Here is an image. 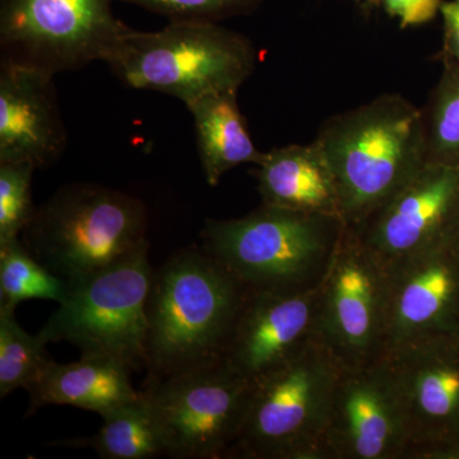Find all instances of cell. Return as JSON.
Masks as SVG:
<instances>
[{"label": "cell", "instance_id": "obj_1", "mask_svg": "<svg viewBox=\"0 0 459 459\" xmlns=\"http://www.w3.org/2000/svg\"><path fill=\"white\" fill-rule=\"evenodd\" d=\"M249 294L202 247L181 249L153 268L146 307L148 376L221 360Z\"/></svg>", "mask_w": 459, "mask_h": 459}, {"label": "cell", "instance_id": "obj_2", "mask_svg": "<svg viewBox=\"0 0 459 459\" xmlns=\"http://www.w3.org/2000/svg\"><path fill=\"white\" fill-rule=\"evenodd\" d=\"M314 142L334 172L349 228L364 222L427 164L422 110L398 93L329 117Z\"/></svg>", "mask_w": 459, "mask_h": 459}, {"label": "cell", "instance_id": "obj_3", "mask_svg": "<svg viewBox=\"0 0 459 459\" xmlns=\"http://www.w3.org/2000/svg\"><path fill=\"white\" fill-rule=\"evenodd\" d=\"M346 223L334 216L263 204L240 219L207 220L202 247L253 292L316 289Z\"/></svg>", "mask_w": 459, "mask_h": 459}, {"label": "cell", "instance_id": "obj_4", "mask_svg": "<svg viewBox=\"0 0 459 459\" xmlns=\"http://www.w3.org/2000/svg\"><path fill=\"white\" fill-rule=\"evenodd\" d=\"M126 87L181 100L238 92L255 72L256 51L246 36L220 23L169 22L155 32L129 30L104 60Z\"/></svg>", "mask_w": 459, "mask_h": 459}, {"label": "cell", "instance_id": "obj_5", "mask_svg": "<svg viewBox=\"0 0 459 459\" xmlns=\"http://www.w3.org/2000/svg\"><path fill=\"white\" fill-rule=\"evenodd\" d=\"M140 199L98 184H69L38 207L22 232L27 249L66 281L122 261L148 243Z\"/></svg>", "mask_w": 459, "mask_h": 459}, {"label": "cell", "instance_id": "obj_6", "mask_svg": "<svg viewBox=\"0 0 459 459\" xmlns=\"http://www.w3.org/2000/svg\"><path fill=\"white\" fill-rule=\"evenodd\" d=\"M342 361L319 337L255 380L228 458L325 459L323 437Z\"/></svg>", "mask_w": 459, "mask_h": 459}, {"label": "cell", "instance_id": "obj_7", "mask_svg": "<svg viewBox=\"0 0 459 459\" xmlns=\"http://www.w3.org/2000/svg\"><path fill=\"white\" fill-rule=\"evenodd\" d=\"M150 244L87 276L66 281V294L40 336L74 344L82 358L111 359L132 371L146 368V307L153 268Z\"/></svg>", "mask_w": 459, "mask_h": 459}, {"label": "cell", "instance_id": "obj_8", "mask_svg": "<svg viewBox=\"0 0 459 459\" xmlns=\"http://www.w3.org/2000/svg\"><path fill=\"white\" fill-rule=\"evenodd\" d=\"M114 0H0L2 63L51 75L107 59L131 30Z\"/></svg>", "mask_w": 459, "mask_h": 459}, {"label": "cell", "instance_id": "obj_9", "mask_svg": "<svg viewBox=\"0 0 459 459\" xmlns=\"http://www.w3.org/2000/svg\"><path fill=\"white\" fill-rule=\"evenodd\" d=\"M253 386L221 359L172 376H148L141 392L161 424L169 457L214 459L228 458L237 442Z\"/></svg>", "mask_w": 459, "mask_h": 459}, {"label": "cell", "instance_id": "obj_10", "mask_svg": "<svg viewBox=\"0 0 459 459\" xmlns=\"http://www.w3.org/2000/svg\"><path fill=\"white\" fill-rule=\"evenodd\" d=\"M389 270L346 228L320 283L318 337L346 367L385 353Z\"/></svg>", "mask_w": 459, "mask_h": 459}, {"label": "cell", "instance_id": "obj_11", "mask_svg": "<svg viewBox=\"0 0 459 459\" xmlns=\"http://www.w3.org/2000/svg\"><path fill=\"white\" fill-rule=\"evenodd\" d=\"M385 356L409 419L404 459H459V336L419 338Z\"/></svg>", "mask_w": 459, "mask_h": 459}, {"label": "cell", "instance_id": "obj_12", "mask_svg": "<svg viewBox=\"0 0 459 459\" xmlns=\"http://www.w3.org/2000/svg\"><path fill=\"white\" fill-rule=\"evenodd\" d=\"M410 427L385 356L338 377L323 437L325 459H404Z\"/></svg>", "mask_w": 459, "mask_h": 459}, {"label": "cell", "instance_id": "obj_13", "mask_svg": "<svg viewBox=\"0 0 459 459\" xmlns=\"http://www.w3.org/2000/svg\"><path fill=\"white\" fill-rule=\"evenodd\" d=\"M350 229L386 265L458 240L459 168L427 162L386 204Z\"/></svg>", "mask_w": 459, "mask_h": 459}, {"label": "cell", "instance_id": "obj_14", "mask_svg": "<svg viewBox=\"0 0 459 459\" xmlns=\"http://www.w3.org/2000/svg\"><path fill=\"white\" fill-rule=\"evenodd\" d=\"M385 352L433 336H459V238L388 264Z\"/></svg>", "mask_w": 459, "mask_h": 459}, {"label": "cell", "instance_id": "obj_15", "mask_svg": "<svg viewBox=\"0 0 459 459\" xmlns=\"http://www.w3.org/2000/svg\"><path fill=\"white\" fill-rule=\"evenodd\" d=\"M319 295L250 291L223 359L253 383L285 364L318 337Z\"/></svg>", "mask_w": 459, "mask_h": 459}, {"label": "cell", "instance_id": "obj_16", "mask_svg": "<svg viewBox=\"0 0 459 459\" xmlns=\"http://www.w3.org/2000/svg\"><path fill=\"white\" fill-rule=\"evenodd\" d=\"M54 77L0 62V164L47 169L63 156L68 132Z\"/></svg>", "mask_w": 459, "mask_h": 459}, {"label": "cell", "instance_id": "obj_17", "mask_svg": "<svg viewBox=\"0 0 459 459\" xmlns=\"http://www.w3.org/2000/svg\"><path fill=\"white\" fill-rule=\"evenodd\" d=\"M256 168L263 204L343 221L336 177L316 142L273 148Z\"/></svg>", "mask_w": 459, "mask_h": 459}, {"label": "cell", "instance_id": "obj_18", "mask_svg": "<svg viewBox=\"0 0 459 459\" xmlns=\"http://www.w3.org/2000/svg\"><path fill=\"white\" fill-rule=\"evenodd\" d=\"M132 370L120 362L104 358H82L71 364L49 361L30 383L31 411L48 404H65L93 411L105 416L140 391L133 388Z\"/></svg>", "mask_w": 459, "mask_h": 459}, {"label": "cell", "instance_id": "obj_19", "mask_svg": "<svg viewBox=\"0 0 459 459\" xmlns=\"http://www.w3.org/2000/svg\"><path fill=\"white\" fill-rule=\"evenodd\" d=\"M195 117L199 160L208 186H216L226 172L244 164L259 165L256 150L238 105V92H219L189 104Z\"/></svg>", "mask_w": 459, "mask_h": 459}, {"label": "cell", "instance_id": "obj_20", "mask_svg": "<svg viewBox=\"0 0 459 459\" xmlns=\"http://www.w3.org/2000/svg\"><path fill=\"white\" fill-rule=\"evenodd\" d=\"M104 425L90 439L74 446H91L105 459H150L168 455V444L155 410L146 395L126 402L107 415Z\"/></svg>", "mask_w": 459, "mask_h": 459}, {"label": "cell", "instance_id": "obj_21", "mask_svg": "<svg viewBox=\"0 0 459 459\" xmlns=\"http://www.w3.org/2000/svg\"><path fill=\"white\" fill-rule=\"evenodd\" d=\"M440 57L442 75L421 108L427 162L459 168V65Z\"/></svg>", "mask_w": 459, "mask_h": 459}, {"label": "cell", "instance_id": "obj_22", "mask_svg": "<svg viewBox=\"0 0 459 459\" xmlns=\"http://www.w3.org/2000/svg\"><path fill=\"white\" fill-rule=\"evenodd\" d=\"M66 294V280L48 270L20 238L0 246V307L16 310L30 299L59 304Z\"/></svg>", "mask_w": 459, "mask_h": 459}, {"label": "cell", "instance_id": "obj_23", "mask_svg": "<svg viewBox=\"0 0 459 459\" xmlns=\"http://www.w3.org/2000/svg\"><path fill=\"white\" fill-rule=\"evenodd\" d=\"M47 341L21 328L16 310L0 307V397L27 388L50 361Z\"/></svg>", "mask_w": 459, "mask_h": 459}, {"label": "cell", "instance_id": "obj_24", "mask_svg": "<svg viewBox=\"0 0 459 459\" xmlns=\"http://www.w3.org/2000/svg\"><path fill=\"white\" fill-rule=\"evenodd\" d=\"M36 169L26 162L0 164V246L20 238L38 208L32 202Z\"/></svg>", "mask_w": 459, "mask_h": 459}, {"label": "cell", "instance_id": "obj_25", "mask_svg": "<svg viewBox=\"0 0 459 459\" xmlns=\"http://www.w3.org/2000/svg\"><path fill=\"white\" fill-rule=\"evenodd\" d=\"M138 5L168 18L169 22L220 23L256 11L263 0H114Z\"/></svg>", "mask_w": 459, "mask_h": 459}, {"label": "cell", "instance_id": "obj_26", "mask_svg": "<svg viewBox=\"0 0 459 459\" xmlns=\"http://www.w3.org/2000/svg\"><path fill=\"white\" fill-rule=\"evenodd\" d=\"M443 0H383L386 13L400 20L402 27L419 26L433 20Z\"/></svg>", "mask_w": 459, "mask_h": 459}, {"label": "cell", "instance_id": "obj_27", "mask_svg": "<svg viewBox=\"0 0 459 459\" xmlns=\"http://www.w3.org/2000/svg\"><path fill=\"white\" fill-rule=\"evenodd\" d=\"M439 13L444 22V42L440 56L449 57L459 65V0L442 2Z\"/></svg>", "mask_w": 459, "mask_h": 459}, {"label": "cell", "instance_id": "obj_28", "mask_svg": "<svg viewBox=\"0 0 459 459\" xmlns=\"http://www.w3.org/2000/svg\"><path fill=\"white\" fill-rule=\"evenodd\" d=\"M367 2L373 3V4H377V3H379V0H367Z\"/></svg>", "mask_w": 459, "mask_h": 459}]
</instances>
